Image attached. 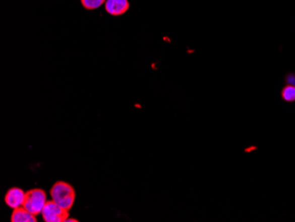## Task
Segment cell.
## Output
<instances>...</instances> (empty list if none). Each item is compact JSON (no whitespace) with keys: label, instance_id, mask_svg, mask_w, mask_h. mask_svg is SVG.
Returning <instances> with one entry per match:
<instances>
[{"label":"cell","instance_id":"obj_3","mask_svg":"<svg viewBox=\"0 0 295 222\" xmlns=\"http://www.w3.org/2000/svg\"><path fill=\"white\" fill-rule=\"evenodd\" d=\"M42 216L45 222H64L68 218L69 211L61 207L54 201H47Z\"/></svg>","mask_w":295,"mask_h":222},{"label":"cell","instance_id":"obj_5","mask_svg":"<svg viewBox=\"0 0 295 222\" xmlns=\"http://www.w3.org/2000/svg\"><path fill=\"white\" fill-rule=\"evenodd\" d=\"M128 9L129 3L128 0H106L105 2V10L112 16L124 15Z\"/></svg>","mask_w":295,"mask_h":222},{"label":"cell","instance_id":"obj_9","mask_svg":"<svg viewBox=\"0 0 295 222\" xmlns=\"http://www.w3.org/2000/svg\"><path fill=\"white\" fill-rule=\"evenodd\" d=\"M66 221H70V222H77L78 220L77 219H75V218H68Z\"/></svg>","mask_w":295,"mask_h":222},{"label":"cell","instance_id":"obj_2","mask_svg":"<svg viewBox=\"0 0 295 222\" xmlns=\"http://www.w3.org/2000/svg\"><path fill=\"white\" fill-rule=\"evenodd\" d=\"M47 201L46 193L43 190L33 189L26 192L25 201L22 206L36 216L42 213Z\"/></svg>","mask_w":295,"mask_h":222},{"label":"cell","instance_id":"obj_4","mask_svg":"<svg viewBox=\"0 0 295 222\" xmlns=\"http://www.w3.org/2000/svg\"><path fill=\"white\" fill-rule=\"evenodd\" d=\"M26 192L20 188H12L5 197V202L12 209L22 207L25 201Z\"/></svg>","mask_w":295,"mask_h":222},{"label":"cell","instance_id":"obj_6","mask_svg":"<svg viewBox=\"0 0 295 222\" xmlns=\"http://www.w3.org/2000/svg\"><path fill=\"white\" fill-rule=\"evenodd\" d=\"M12 222H36V215L29 212L25 208H16L11 216Z\"/></svg>","mask_w":295,"mask_h":222},{"label":"cell","instance_id":"obj_7","mask_svg":"<svg viewBox=\"0 0 295 222\" xmlns=\"http://www.w3.org/2000/svg\"><path fill=\"white\" fill-rule=\"evenodd\" d=\"M281 97L286 102H293L295 101V86L288 84L283 88L281 91Z\"/></svg>","mask_w":295,"mask_h":222},{"label":"cell","instance_id":"obj_8","mask_svg":"<svg viewBox=\"0 0 295 222\" xmlns=\"http://www.w3.org/2000/svg\"><path fill=\"white\" fill-rule=\"evenodd\" d=\"M106 0H81L82 7L87 10H94L100 8Z\"/></svg>","mask_w":295,"mask_h":222},{"label":"cell","instance_id":"obj_1","mask_svg":"<svg viewBox=\"0 0 295 222\" xmlns=\"http://www.w3.org/2000/svg\"><path fill=\"white\" fill-rule=\"evenodd\" d=\"M51 200L60 206L70 211L75 200V189L68 183L57 182L50 190Z\"/></svg>","mask_w":295,"mask_h":222}]
</instances>
